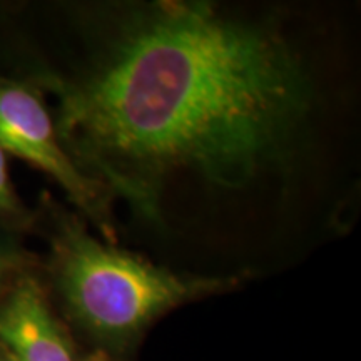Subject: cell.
<instances>
[{
  "label": "cell",
  "mask_w": 361,
  "mask_h": 361,
  "mask_svg": "<svg viewBox=\"0 0 361 361\" xmlns=\"http://www.w3.org/2000/svg\"><path fill=\"white\" fill-rule=\"evenodd\" d=\"M49 87L71 159L147 219L174 176L246 188L293 154L314 109L286 35L207 2L116 7L78 74Z\"/></svg>",
  "instance_id": "6da1fadb"
},
{
  "label": "cell",
  "mask_w": 361,
  "mask_h": 361,
  "mask_svg": "<svg viewBox=\"0 0 361 361\" xmlns=\"http://www.w3.org/2000/svg\"><path fill=\"white\" fill-rule=\"evenodd\" d=\"M52 273L72 318L111 348H126L168 311L239 283L238 276H200L156 266L94 238L72 218L57 223Z\"/></svg>",
  "instance_id": "7a4b0ae2"
},
{
  "label": "cell",
  "mask_w": 361,
  "mask_h": 361,
  "mask_svg": "<svg viewBox=\"0 0 361 361\" xmlns=\"http://www.w3.org/2000/svg\"><path fill=\"white\" fill-rule=\"evenodd\" d=\"M0 147L51 176L104 239L114 243L111 196L67 154L54 117L35 89L16 80L0 79Z\"/></svg>",
  "instance_id": "3957f363"
},
{
  "label": "cell",
  "mask_w": 361,
  "mask_h": 361,
  "mask_svg": "<svg viewBox=\"0 0 361 361\" xmlns=\"http://www.w3.org/2000/svg\"><path fill=\"white\" fill-rule=\"evenodd\" d=\"M0 345L11 361H75L42 288L29 276L0 303Z\"/></svg>",
  "instance_id": "277c9868"
},
{
  "label": "cell",
  "mask_w": 361,
  "mask_h": 361,
  "mask_svg": "<svg viewBox=\"0 0 361 361\" xmlns=\"http://www.w3.org/2000/svg\"><path fill=\"white\" fill-rule=\"evenodd\" d=\"M25 207L22 204L8 174L7 156L0 147V219H22Z\"/></svg>",
  "instance_id": "5b68a950"
},
{
  "label": "cell",
  "mask_w": 361,
  "mask_h": 361,
  "mask_svg": "<svg viewBox=\"0 0 361 361\" xmlns=\"http://www.w3.org/2000/svg\"><path fill=\"white\" fill-rule=\"evenodd\" d=\"M22 264V258L12 247L0 245V286L7 281L12 273H16Z\"/></svg>",
  "instance_id": "8992f818"
},
{
  "label": "cell",
  "mask_w": 361,
  "mask_h": 361,
  "mask_svg": "<svg viewBox=\"0 0 361 361\" xmlns=\"http://www.w3.org/2000/svg\"><path fill=\"white\" fill-rule=\"evenodd\" d=\"M0 361H11V360H8V358H4V356L0 355Z\"/></svg>",
  "instance_id": "52a82bcc"
},
{
  "label": "cell",
  "mask_w": 361,
  "mask_h": 361,
  "mask_svg": "<svg viewBox=\"0 0 361 361\" xmlns=\"http://www.w3.org/2000/svg\"><path fill=\"white\" fill-rule=\"evenodd\" d=\"M92 361H102V360H92Z\"/></svg>",
  "instance_id": "ba28073f"
}]
</instances>
